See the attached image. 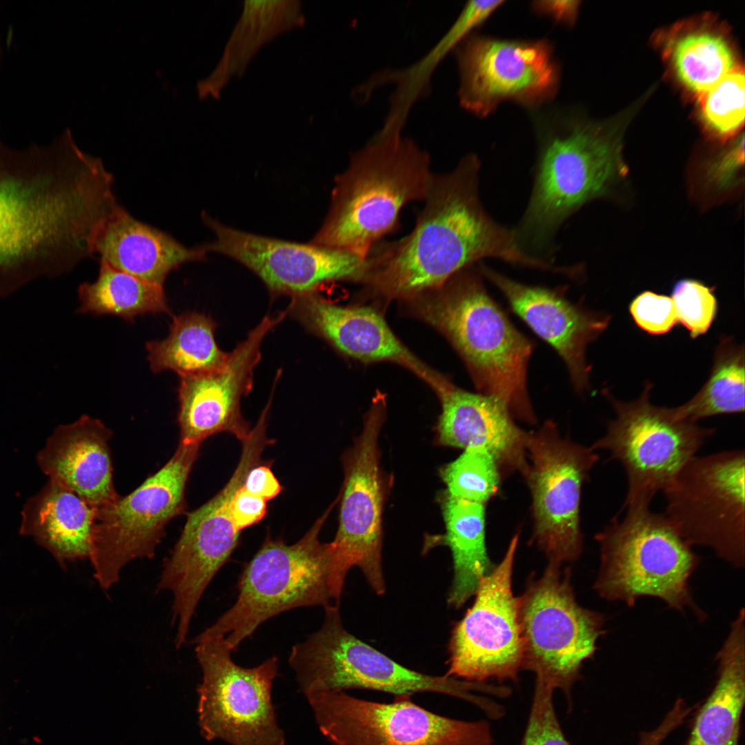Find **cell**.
I'll return each mask as SVG.
<instances>
[{"mask_svg":"<svg viewBox=\"0 0 745 745\" xmlns=\"http://www.w3.org/2000/svg\"><path fill=\"white\" fill-rule=\"evenodd\" d=\"M112 183L69 128L24 149L0 139V300L93 254L95 235L118 204Z\"/></svg>","mask_w":745,"mask_h":745,"instance_id":"cell-1","label":"cell"},{"mask_svg":"<svg viewBox=\"0 0 745 745\" xmlns=\"http://www.w3.org/2000/svg\"><path fill=\"white\" fill-rule=\"evenodd\" d=\"M479 159L470 155L453 170L434 175L415 228L372 249L364 283L386 298L410 299L488 257L553 272V263L526 253L514 228L486 212L479 194Z\"/></svg>","mask_w":745,"mask_h":745,"instance_id":"cell-2","label":"cell"},{"mask_svg":"<svg viewBox=\"0 0 745 745\" xmlns=\"http://www.w3.org/2000/svg\"><path fill=\"white\" fill-rule=\"evenodd\" d=\"M475 265L410 299L417 314L451 342L479 393L501 401L513 417L535 424L526 384L534 343L490 296Z\"/></svg>","mask_w":745,"mask_h":745,"instance_id":"cell-3","label":"cell"},{"mask_svg":"<svg viewBox=\"0 0 745 745\" xmlns=\"http://www.w3.org/2000/svg\"><path fill=\"white\" fill-rule=\"evenodd\" d=\"M621 127L615 121H571L540 137L531 194L514 228L526 253L554 261L555 239L564 222L624 175Z\"/></svg>","mask_w":745,"mask_h":745,"instance_id":"cell-4","label":"cell"},{"mask_svg":"<svg viewBox=\"0 0 745 745\" xmlns=\"http://www.w3.org/2000/svg\"><path fill=\"white\" fill-rule=\"evenodd\" d=\"M434 175L429 155L399 132H384L351 157L335 178L327 216L310 243L363 259L397 225L400 211L424 200Z\"/></svg>","mask_w":745,"mask_h":745,"instance_id":"cell-5","label":"cell"},{"mask_svg":"<svg viewBox=\"0 0 745 745\" xmlns=\"http://www.w3.org/2000/svg\"><path fill=\"white\" fill-rule=\"evenodd\" d=\"M596 536L600 567L594 584L609 601L629 606L644 596L657 597L673 608L704 613L695 604L689 579L699 557L676 531L664 513L650 506L624 508Z\"/></svg>","mask_w":745,"mask_h":745,"instance_id":"cell-6","label":"cell"},{"mask_svg":"<svg viewBox=\"0 0 745 745\" xmlns=\"http://www.w3.org/2000/svg\"><path fill=\"white\" fill-rule=\"evenodd\" d=\"M337 500L295 544L267 536L239 578L235 604L201 634L225 637L234 650L270 617L294 608L331 605L332 548L319 535Z\"/></svg>","mask_w":745,"mask_h":745,"instance_id":"cell-7","label":"cell"},{"mask_svg":"<svg viewBox=\"0 0 745 745\" xmlns=\"http://www.w3.org/2000/svg\"><path fill=\"white\" fill-rule=\"evenodd\" d=\"M321 628L294 646L289 663L304 694L314 691L362 689L397 695L444 694L481 710L487 686L447 675L435 676L405 667L350 633L342 624L338 604L324 608Z\"/></svg>","mask_w":745,"mask_h":745,"instance_id":"cell-8","label":"cell"},{"mask_svg":"<svg viewBox=\"0 0 745 745\" xmlns=\"http://www.w3.org/2000/svg\"><path fill=\"white\" fill-rule=\"evenodd\" d=\"M548 562L542 575L530 579L518 597L523 642V670L535 684L561 690L570 699L583 662L593 656L604 633V617L581 606L569 569Z\"/></svg>","mask_w":745,"mask_h":745,"instance_id":"cell-9","label":"cell"},{"mask_svg":"<svg viewBox=\"0 0 745 745\" xmlns=\"http://www.w3.org/2000/svg\"><path fill=\"white\" fill-rule=\"evenodd\" d=\"M200 445L179 442L170 459L135 490L97 508L90 558L103 590L136 559H151L166 527L185 511L186 484Z\"/></svg>","mask_w":745,"mask_h":745,"instance_id":"cell-10","label":"cell"},{"mask_svg":"<svg viewBox=\"0 0 745 745\" xmlns=\"http://www.w3.org/2000/svg\"><path fill=\"white\" fill-rule=\"evenodd\" d=\"M651 388L646 383L640 397L630 402L619 401L606 390L615 417L591 446L608 451L622 466L627 480L624 508L650 506L715 433L713 428L679 419L673 408L651 404Z\"/></svg>","mask_w":745,"mask_h":745,"instance_id":"cell-11","label":"cell"},{"mask_svg":"<svg viewBox=\"0 0 745 745\" xmlns=\"http://www.w3.org/2000/svg\"><path fill=\"white\" fill-rule=\"evenodd\" d=\"M386 418V401L374 398L363 429L343 456L344 481L340 493L339 526L332 542V586L339 602L347 573L359 567L378 595L386 591L382 568V515L390 480L381 469L379 436Z\"/></svg>","mask_w":745,"mask_h":745,"instance_id":"cell-12","label":"cell"},{"mask_svg":"<svg viewBox=\"0 0 745 745\" xmlns=\"http://www.w3.org/2000/svg\"><path fill=\"white\" fill-rule=\"evenodd\" d=\"M744 450L696 455L662 491L678 534L737 568L744 565Z\"/></svg>","mask_w":745,"mask_h":745,"instance_id":"cell-13","label":"cell"},{"mask_svg":"<svg viewBox=\"0 0 745 745\" xmlns=\"http://www.w3.org/2000/svg\"><path fill=\"white\" fill-rule=\"evenodd\" d=\"M194 644L203 673L197 689L203 737L231 745H285L272 702L277 658L244 668L232 661L225 637L201 633Z\"/></svg>","mask_w":745,"mask_h":745,"instance_id":"cell-14","label":"cell"},{"mask_svg":"<svg viewBox=\"0 0 745 745\" xmlns=\"http://www.w3.org/2000/svg\"><path fill=\"white\" fill-rule=\"evenodd\" d=\"M321 733L332 745H493L486 720L465 721L443 716L394 696L382 703L345 691L305 694Z\"/></svg>","mask_w":745,"mask_h":745,"instance_id":"cell-15","label":"cell"},{"mask_svg":"<svg viewBox=\"0 0 745 745\" xmlns=\"http://www.w3.org/2000/svg\"><path fill=\"white\" fill-rule=\"evenodd\" d=\"M267 422L259 418L241 441L240 460L225 486L206 504L189 513L181 534L163 564L157 591L172 593V613L181 619L192 617L206 588L238 545L230 504L248 471L260 463L266 446Z\"/></svg>","mask_w":745,"mask_h":745,"instance_id":"cell-16","label":"cell"},{"mask_svg":"<svg viewBox=\"0 0 745 745\" xmlns=\"http://www.w3.org/2000/svg\"><path fill=\"white\" fill-rule=\"evenodd\" d=\"M527 455L524 477L532 496L534 540L548 562H573L582 550V488L599 456L563 438L551 420L530 432Z\"/></svg>","mask_w":745,"mask_h":745,"instance_id":"cell-17","label":"cell"},{"mask_svg":"<svg viewBox=\"0 0 745 745\" xmlns=\"http://www.w3.org/2000/svg\"><path fill=\"white\" fill-rule=\"evenodd\" d=\"M519 534L499 564L480 581L475 599L451 632L448 676L467 682H517L523 670L518 597L512 575Z\"/></svg>","mask_w":745,"mask_h":745,"instance_id":"cell-18","label":"cell"},{"mask_svg":"<svg viewBox=\"0 0 745 745\" xmlns=\"http://www.w3.org/2000/svg\"><path fill=\"white\" fill-rule=\"evenodd\" d=\"M460 43L459 101L475 115L486 116L506 100L536 105L555 93L559 72L546 41L473 36Z\"/></svg>","mask_w":745,"mask_h":745,"instance_id":"cell-19","label":"cell"},{"mask_svg":"<svg viewBox=\"0 0 745 745\" xmlns=\"http://www.w3.org/2000/svg\"><path fill=\"white\" fill-rule=\"evenodd\" d=\"M215 239L201 245L241 263L275 295L291 297L317 292L328 281L364 280L368 262L346 250L280 240L241 231L202 215Z\"/></svg>","mask_w":745,"mask_h":745,"instance_id":"cell-20","label":"cell"},{"mask_svg":"<svg viewBox=\"0 0 745 745\" xmlns=\"http://www.w3.org/2000/svg\"><path fill=\"white\" fill-rule=\"evenodd\" d=\"M288 314L266 315L239 344L219 369L181 377L178 388L179 442L201 444L208 437L228 433L243 441L250 432L241 413V400L251 390L254 370L261 359L265 336Z\"/></svg>","mask_w":745,"mask_h":745,"instance_id":"cell-21","label":"cell"},{"mask_svg":"<svg viewBox=\"0 0 745 745\" xmlns=\"http://www.w3.org/2000/svg\"><path fill=\"white\" fill-rule=\"evenodd\" d=\"M478 268L504 295L513 312L556 350L575 390L582 393L588 390L590 367L586 348L606 329L610 316L571 302L564 286L526 285L483 263H479Z\"/></svg>","mask_w":745,"mask_h":745,"instance_id":"cell-22","label":"cell"},{"mask_svg":"<svg viewBox=\"0 0 745 745\" xmlns=\"http://www.w3.org/2000/svg\"><path fill=\"white\" fill-rule=\"evenodd\" d=\"M287 310L306 327L349 357L364 362L389 361L401 364L436 392L448 381L413 355L395 335L383 317L370 307L339 306L317 291L292 297Z\"/></svg>","mask_w":745,"mask_h":745,"instance_id":"cell-23","label":"cell"},{"mask_svg":"<svg viewBox=\"0 0 745 745\" xmlns=\"http://www.w3.org/2000/svg\"><path fill=\"white\" fill-rule=\"evenodd\" d=\"M441 411L436 444L462 448H482L494 457L501 477L528 470L530 432L520 428L499 399L463 390L450 382L438 393Z\"/></svg>","mask_w":745,"mask_h":745,"instance_id":"cell-24","label":"cell"},{"mask_svg":"<svg viewBox=\"0 0 745 745\" xmlns=\"http://www.w3.org/2000/svg\"><path fill=\"white\" fill-rule=\"evenodd\" d=\"M112 433L99 419L82 415L59 426L38 454L42 470L97 508L118 497L108 441Z\"/></svg>","mask_w":745,"mask_h":745,"instance_id":"cell-25","label":"cell"},{"mask_svg":"<svg viewBox=\"0 0 745 745\" xmlns=\"http://www.w3.org/2000/svg\"><path fill=\"white\" fill-rule=\"evenodd\" d=\"M93 254L113 268L163 286L168 274L182 264L206 259L201 246L189 248L147 225L118 205L99 227Z\"/></svg>","mask_w":745,"mask_h":745,"instance_id":"cell-26","label":"cell"},{"mask_svg":"<svg viewBox=\"0 0 745 745\" xmlns=\"http://www.w3.org/2000/svg\"><path fill=\"white\" fill-rule=\"evenodd\" d=\"M679 85L697 99L741 63L729 32L712 16L677 22L655 37Z\"/></svg>","mask_w":745,"mask_h":745,"instance_id":"cell-27","label":"cell"},{"mask_svg":"<svg viewBox=\"0 0 745 745\" xmlns=\"http://www.w3.org/2000/svg\"><path fill=\"white\" fill-rule=\"evenodd\" d=\"M97 508L49 479L26 503L21 532L32 536L61 562L90 559Z\"/></svg>","mask_w":745,"mask_h":745,"instance_id":"cell-28","label":"cell"},{"mask_svg":"<svg viewBox=\"0 0 745 745\" xmlns=\"http://www.w3.org/2000/svg\"><path fill=\"white\" fill-rule=\"evenodd\" d=\"M306 21L300 1H246L241 14L211 73L197 83L199 98L219 99L235 77L268 43L283 33L301 28Z\"/></svg>","mask_w":745,"mask_h":745,"instance_id":"cell-29","label":"cell"},{"mask_svg":"<svg viewBox=\"0 0 745 745\" xmlns=\"http://www.w3.org/2000/svg\"><path fill=\"white\" fill-rule=\"evenodd\" d=\"M744 610L717 654L716 683L693 719L686 745H739L745 701Z\"/></svg>","mask_w":745,"mask_h":745,"instance_id":"cell-30","label":"cell"},{"mask_svg":"<svg viewBox=\"0 0 745 745\" xmlns=\"http://www.w3.org/2000/svg\"><path fill=\"white\" fill-rule=\"evenodd\" d=\"M439 502L446 531L426 536L423 552L439 546L450 548L453 578L447 602L459 608L475 595L481 579L494 568L486 545L485 506L453 497L446 490L439 496Z\"/></svg>","mask_w":745,"mask_h":745,"instance_id":"cell-31","label":"cell"},{"mask_svg":"<svg viewBox=\"0 0 745 745\" xmlns=\"http://www.w3.org/2000/svg\"><path fill=\"white\" fill-rule=\"evenodd\" d=\"M216 323L208 315L187 312L173 318L168 336L146 344L154 373L172 370L179 377L209 373L221 368L229 353L215 338Z\"/></svg>","mask_w":745,"mask_h":745,"instance_id":"cell-32","label":"cell"},{"mask_svg":"<svg viewBox=\"0 0 745 745\" xmlns=\"http://www.w3.org/2000/svg\"><path fill=\"white\" fill-rule=\"evenodd\" d=\"M77 313L112 315L133 321L147 313H170L163 286L139 279L100 261L99 276L93 283L78 289Z\"/></svg>","mask_w":745,"mask_h":745,"instance_id":"cell-33","label":"cell"},{"mask_svg":"<svg viewBox=\"0 0 745 745\" xmlns=\"http://www.w3.org/2000/svg\"><path fill=\"white\" fill-rule=\"evenodd\" d=\"M744 350L731 338L720 341L711 375L688 401L673 408L683 420L697 423L706 417L744 412Z\"/></svg>","mask_w":745,"mask_h":745,"instance_id":"cell-34","label":"cell"},{"mask_svg":"<svg viewBox=\"0 0 745 745\" xmlns=\"http://www.w3.org/2000/svg\"><path fill=\"white\" fill-rule=\"evenodd\" d=\"M745 76L740 65L697 97L701 121L719 141L735 138L744 123Z\"/></svg>","mask_w":745,"mask_h":745,"instance_id":"cell-35","label":"cell"},{"mask_svg":"<svg viewBox=\"0 0 745 745\" xmlns=\"http://www.w3.org/2000/svg\"><path fill=\"white\" fill-rule=\"evenodd\" d=\"M439 474L450 495L484 504L497 494L501 478L494 457L482 448L464 450Z\"/></svg>","mask_w":745,"mask_h":745,"instance_id":"cell-36","label":"cell"},{"mask_svg":"<svg viewBox=\"0 0 745 745\" xmlns=\"http://www.w3.org/2000/svg\"><path fill=\"white\" fill-rule=\"evenodd\" d=\"M713 288L693 279L678 281L673 286V301L677 322L689 331L692 338L706 333L717 312Z\"/></svg>","mask_w":745,"mask_h":745,"instance_id":"cell-37","label":"cell"},{"mask_svg":"<svg viewBox=\"0 0 745 745\" xmlns=\"http://www.w3.org/2000/svg\"><path fill=\"white\" fill-rule=\"evenodd\" d=\"M554 691L535 684L527 724L519 745H571L557 715Z\"/></svg>","mask_w":745,"mask_h":745,"instance_id":"cell-38","label":"cell"},{"mask_svg":"<svg viewBox=\"0 0 745 745\" xmlns=\"http://www.w3.org/2000/svg\"><path fill=\"white\" fill-rule=\"evenodd\" d=\"M629 311L635 324L652 335L666 333L677 323L671 297L651 291L638 295L630 304Z\"/></svg>","mask_w":745,"mask_h":745,"instance_id":"cell-39","label":"cell"},{"mask_svg":"<svg viewBox=\"0 0 745 745\" xmlns=\"http://www.w3.org/2000/svg\"><path fill=\"white\" fill-rule=\"evenodd\" d=\"M744 136L711 163L707 170L708 180L719 188H727L737 179L739 168L744 164Z\"/></svg>","mask_w":745,"mask_h":745,"instance_id":"cell-40","label":"cell"},{"mask_svg":"<svg viewBox=\"0 0 745 745\" xmlns=\"http://www.w3.org/2000/svg\"><path fill=\"white\" fill-rule=\"evenodd\" d=\"M242 485L234 494L230 504L232 519L239 531L259 524L267 514V501L248 492Z\"/></svg>","mask_w":745,"mask_h":745,"instance_id":"cell-41","label":"cell"},{"mask_svg":"<svg viewBox=\"0 0 745 745\" xmlns=\"http://www.w3.org/2000/svg\"><path fill=\"white\" fill-rule=\"evenodd\" d=\"M271 462L258 464L248 473L243 487L266 501L276 497L282 486L271 470Z\"/></svg>","mask_w":745,"mask_h":745,"instance_id":"cell-42","label":"cell"},{"mask_svg":"<svg viewBox=\"0 0 745 745\" xmlns=\"http://www.w3.org/2000/svg\"><path fill=\"white\" fill-rule=\"evenodd\" d=\"M579 1H538L533 7L537 12L551 17L557 22L573 25L578 14Z\"/></svg>","mask_w":745,"mask_h":745,"instance_id":"cell-43","label":"cell"},{"mask_svg":"<svg viewBox=\"0 0 745 745\" xmlns=\"http://www.w3.org/2000/svg\"><path fill=\"white\" fill-rule=\"evenodd\" d=\"M662 737L656 731H649L640 735L637 745H660Z\"/></svg>","mask_w":745,"mask_h":745,"instance_id":"cell-44","label":"cell"}]
</instances>
